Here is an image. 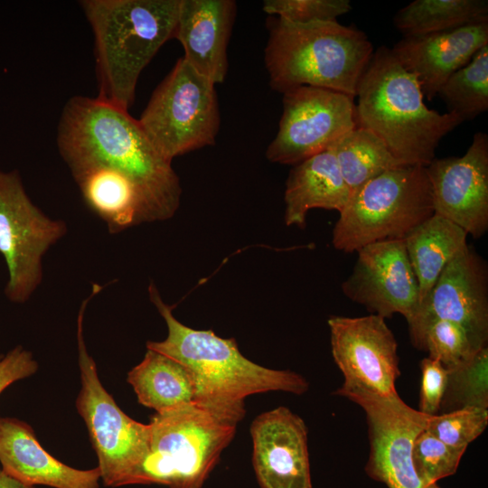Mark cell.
<instances>
[{
    "label": "cell",
    "instance_id": "1",
    "mask_svg": "<svg viewBox=\"0 0 488 488\" xmlns=\"http://www.w3.org/2000/svg\"><path fill=\"white\" fill-rule=\"evenodd\" d=\"M57 145L68 166L99 164L126 174L139 192L145 222L170 219L177 211L182 188L172 162L127 110L97 97L74 96L62 109Z\"/></svg>",
    "mask_w": 488,
    "mask_h": 488
},
{
    "label": "cell",
    "instance_id": "2",
    "mask_svg": "<svg viewBox=\"0 0 488 488\" xmlns=\"http://www.w3.org/2000/svg\"><path fill=\"white\" fill-rule=\"evenodd\" d=\"M148 292L165 321L168 334L164 341L147 342L146 348L186 366L195 382L194 403L219 419L237 426L246 413L245 399L250 395L267 391L300 395L308 389L302 375L266 368L246 358L233 338H221L211 330L192 329L182 324L153 283Z\"/></svg>",
    "mask_w": 488,
    "mask_h": 488
},
{
    "label": "cell",
    "instance_id": "3",
    "mask_svg": "<svg viewBox=\"0 0 488 488\" xmlns=\"http://www.w3.org/2000/svg\"><path fill=\"white\" fill-rule=\"evenodd\" d=\"M356 97L357 126L378 136L403 165L427 167L442 138L463 122L428 108L416 77L386 46L373 52Z\"/></svg>",
    "mask_w": 488,
    "mask_h": 488
},
{
    "label": "cell",
    "instance_id": "4",
    "mask_svg": "<svg viewBox=\"0 0 488 488\" xmlns=\"http://www.w3.org/2000/svg\"><path fill=\"white\" fill-rule=\"evenodd\" d=\"M181 0H83L95 43L98 99L127 110L142 70L174 38Z\"/></svg>",
    "mask_w": 488,
    "mask_h": 488
},
{
    "label": "cell",
    "instance_id": "5",
    "mask_svg": "<svg viewBox=\"0 0 488 488\" xmlns=\"http://www.w3.org/2000/svg\"><path fill=\"white\" fill-rule=\"evenodd\" d=\"M268 30L265 64L274 90L311 86L356 98L374 52L362 31L337 21L294 23L278 17L269 20Z\"/></svg>",
    "mask_w": 488,
    "mask_h": 488
},
{
    "label": "cell",
    "instance_id": "6",
    "mask_svg": "<svg viewBox=\"0 0 488 488\" xmlns=\"http://www.w3.org/2000/svg\"><path fill=\"white\" fill-rule=\"evenodd\" d=\"M148 425L147 454L126 485L202 488L237 428L196 403L155 413Z\"/></svg>",
    "mask_w": 488,
    "mask_h": 488
},
{
    "label": "cell",
    "instance_id": "7",
    "mask_svg": "<svg viewBox=\"0 0 488 488\" xmlns=\"http://www.w3.org/2000/svg\"><path fill=\"white\" fill-rule=\"evenodd\" d=\"M434 214L426 167L399 166L352 194L333 230V247L345 253L372 242L404 239Z\"/></svg>",
    "mask_w": 488,
    "mask_h": 488
},
{
    "label": "cell",
    "instance_id": "8",
    "mask_svg": "<svg viewBox=\"0 0 488 488\" xmlns=\"http://www.w3.org/2000/svg\"><path fill=\"white\" fill-rule=\"evenodd\" d=\"M137 120L151 144L170 162L212 145L221 121L215 84L180 58Z\"/></svg>",
    "mask_w": 488,
    "mask_h": 488
},
{
    "label": "cell",
    "instance_id": "9",
    "mask_svg": "<svg viewBox=\"0 0 488 488\" xmlns=\"http://www.w3.org/2000/svg\"><path fill=\"white\" fill-rule=\"evenodd\" d=\"M99 293L82 302L78 317V351L81 388L76 408L84 420L96 452L100 480L106 486L126 485L127 479L147 454L150 427L128 417L101 384L97 366L89 354L83 337L86 305Z\"/></svg>",
    "mask_w": 488,
    "mask_h": 488
},
{
    "label": "cell",
    "instance_id": "10",
    "mask_svg": "<svg viewBox=\"0 0 488 488\" xmlns=\"http://www.w3.org/2000/svg\"><path fill=\"white\" fill-rule=\"evenodd\" d=\"M66 232L63 221L51 219L32 202L17 170L0 168V254L10 302L28 301L42 279V257Z\"/></svg>",
    "mask_w": 488,
    "mask_h": 488
},
{
    "label": "cell",
    "instance_id": "11",
    "mask_svg": "<svg viewBox=\"0 0 488 488\" xmlns=\"http://www.w3.org/2000/svg\"><path fill=\"white\" fill-rule=\"evenodd\" d=\"M356 127L353 97L322 88L297 87L283 93L278 131L266 156L272 163L295 165L329 150Z\"/></svg>",
    "mask_w": 488,
    "mask_h": 488
},
{
    "label": "cell",
    "instance_id": "12",
    "mask_svg": "<svg viewBox=\"0 0 488 488\" xmlns=\"http://www.w3.org/2000/svg\"><path fill=\"white\" fill-rule=\"evenodd\" d=\"M328 325L332 354L344 377L334 394L397 395L395 382L400 375L398 343L384 318L376 314L331 316Z\"/></svg>",
    "mask_w": 488,
    "mask_h": 488
},
{
    "label": "cell",
    "instance_id": "13",
    "mask_svg": "<svg viewBox=\"0 0 488 488\" xmlns=\"http://www.w3.org/2000/svg\"><path fill=\"white\" fill-rule=\"evenodd\" d=\"M345 398L361 407L366 414L368 475L388 488H423L413 466L412 448L429 416L410 408L399 394L381 397L357 392Z\"/></svg>",
    "mask_w": 488,
    "mask_h": 488
},
{
    "label": "cell",
    "instance_id": "14",
    "mask_svg": "<svg viewBox=\"0 0 488 488\" xmlns=\"http://www.w3.org/2000/svg\"><path fill=\"white\" fill-rule=\"evenodd\" d=\"M356 252L353 269L342 284L343 294L371 314L411 318L418 306V285L404 239L372 242Z\"/></svg>",
    "mask_w": 488,
    "mask_h": 488
},
{
    "label": "cell",
    "instance_id": "15",
    "mask_svg": "<svg viewBox=\"0 0 488 488\" xmlns=\"http://www.w3.org/2000/svg\"><path fill=\"white\" fill-rule=\"evenodd\" d=\"M426 170L434 213L482 237L488 230V136L475 133L464 155L435 158Z\"/></svg>",
    "mask_w": 488,
    "mask_h": 488
},
{
    "label": "cell",
    "instance_id": "16",
    "mask_svg": "<svg viewBox=\"0 0 488 488\" xmlns=\"http://www.w3.org/2000/svg\"><path fill=\"white\" fill-rule=\"evenodd\" d=\"M427 319L455 323L467 333L477 349L487 346V267L468 245L446 264L428 296L407 322Z\"/></svg>",
    "mask_w": 488,
    "mask_h": 488
},
{
    "label": "cell",
    "instance_id": "17",
    "mask_svg": "<svg viewBox=\"0 0 488 488\" xmlns=\"http://www.w3.org/2000/svg\"><path fill=\"white\" fill-rule=\"evenodd\" d=\"M252 462L260 488H313L304 420L286 407L257 417L250 426Z\"/></svg>",
    "mask_w": 488,
    "mask_h": 488
},
{
    "label": "cell",
    "instance_id": "18",
    "mask_svg": "<svg viewBox=\"0 0 488 488\" xmlns=\"http://www.w3.org/2000/svg\"><path fill=\"white\" fill-rule=\"evenodd\" d=\"M488 45V21L428 34L406 36L391 52L418 80L424 98L432 100L443 84Z\"/></svg>",
    "mask_w": 488,
    "mask_h": 488
},
{
    "label": "cell",
    "instance_id": "19",
    "mask_svg": "<svg viewBox=\"0 0 488 488\" xmlns=\"http://www.w3.org/2000/svg\"><path fill=\"white\" fill-rule=\"evenodd\" d=\"M236 10L233 0H181L174 38L183 48V58L215 85L226 78Z\"/></svg>",
    "mask_w": 488,
    "mask_h": 488
},
{
    "label": "cell",
    "instance_id": "20",
    "mask_svg": "<svg viewBox=\"0 0 488 488\" xmlns=\"http://www.w3.org/2000/svg\"><path fill=\"white\" fill-rule=\"evenodd\" d=\"M0 464L13 477L30 485L52 488H99L98 468L70 467L49 454L33 429L15 418H0Z\"/></svg>",
    "mask_w": 488,
    "mask_h": 488
},
{
    "label": "cell",
    "instance_id": "21",
    "mask_svg": "<svg viewBox=\"0 0 488 488\" xmlns=\"http://www.w3.org/2000/svg\"><path fill=\"white\" fill-rule=\"evenodd\" d=\"M352 196L334 154L319 153L295 164L285 191V221L304 228L308 211L314 208L341 212Z\"/></svg>",
    "mask_w": 488,
    "mask_h": 488
},
{
    "label": "cell",
    "instance_id": "22",
    "mask_svg": "<svg viewBox=\"0 0 488 488\" xmlns=\"http://www.w3.org/2000/svg\"><path fill=\"white\" fill-rule=\"evenodd\" d=\"M69 168L85 204L110 233L145 222L139 192L126 174L99 164H76Z\"/></svg>",
    "mask_w": 488,
    "mask_h": 488
},
{
    "label": "cell",
    "instance_id": "23",
    "mask_svg": "<svg viewBox=\"0 0 488 488\" xmlns=\"http://www.w3.org/2000/svg\"><path fill=\"white\" fill-rule=\"evenodd\" d=\"M467 235L458 225L434 213L404 238L418 285V305L428 296L446 264L467 245Z\"/></svg>",
    "mask_w": 488,
    "mask_h": 488
},
{
    "label": "cell",
    "instance_id": "24",
    "mask_svg": "<svg viewBox=\"0 0 488 488\" xmlns=\"http://www.w3.org/2000/svg\"><path fill=\"white\" fill-rule=\"evenodd\" d=\"M138 402L161 413L194 403L196 388L191 371L183 363L147 349L142 361L127 373Z\"/></svg>",
    "mask_w": 488,
    "mask_h": 488
},
{
    "label": "cell",
    "instance_id": "25",
    "mask_svg": "<svg viewBox=\"0 0 488 488\" xmlns=\"http://www.w3.org/2000/svg\"><path fill=\"white\" fill-rule=\"evenodd\" d=\"M485 21H488L486 0H415L399 9L393 19L403 37Z\"/></svg>",
    "mask_w": 488,
    "mask_h": 488
},
{
    "label": "cell",
    "instance_id": "26",
    "mask_svg": "<svg viewBox=\"0 0 488 488\" xmlns=\"http://www.w3.org/2000/svg\"><path fill=\"white\" fill-rule=\"evenodd\" d=\"M329 150L334 154L352 194L386 171L404 166L378 136L358 126L340 137Z\"/></svg>",
    "mask_w": 488,
    "mask_h": 488
},
{
    "label": "cell",
    "instance_id": "27",
    "mask_svg": "<svg viewBox=\"0 0 488 488\" xmlns=\"http://www.w3.org/2000/svg\"><path fill=\"white\" fill-rule=\"evenodd\" d=\"M437 95L447 112L464 122L488 109V45L482 47L464 67L452 74Z\"/></svg>",
    "mask_w": 488,
    "mask_h": 488
},
{
    "label": "cell",
    "instance_id": "28",
    "mask_svg": "<svg viewBox=\"0 0 488 488\" xmlns=\"http://www.w3.org/2000/svg\"><path fill=\"white\" fill-rule=\"evenodd\" d=\"M412 344L437 360L447 370L472 358L477 349L467 333L458 324L442 319H427L408 324Z\"/></svg>",
    "mask_w": 488,
    "mask_h": 488
},
{
    "label": "cell",
    "instance_id": "29",
    "mask_svg": "<svg viewBox=\"0 0 488 488\" xmlns=\"http://www.w3.org/2000/svg\"><path fill=\"white\" fill-rule=\"evenodd\" d=\"M488 348L480 349L472 358L448 370V379L441 407L452 410L464 407H488ZM450 410V411H452Z\"/></svg>",
    "mask_w": 488,
    "mask_h": 488
},
{
    "label": "cell",
    "instance_id": "30",
    "mask_svg": "<svg viewBox=\"0 0 488 488\" xmlns=\"http://www.w3.org/2000/svg\"><path fill=\"white\" fill-rule=\"evenodd\" d=\"M465 449L454 448L426 429L415 438L412 448V462L415 472L422 485L454 474L465 454Z\"/></svg>",
    "mask_w": 488,
    "mask_h": 488
},
{
    "label": "cell",
    "instance_id": "31",
    "mask_svg": "<svg viewBox=\"0 0 488 488\" xmlns=\"http://www.w3.org/2000/svg\"><path fill=\"white\" fill-rule=\"evenodd\" d=\"M488 424L487 408L464 407L443 414L429 416L426 430L445 444L466 450Z\"/></svg>",
    "mask_w": 488,
    "mask_h": 488
},
{
    "label": "cell",
    "instance_id": "32",
    "mask_svg": "<svg viewBox=\"0 0 488 488\" xmlns=\"http://www.w3.org/2000/svg\"><path fill=\"white\" fill-rule=\"evenodd\" d=\"M349 0H266L263 11L294 23L337 21L349 13Z\"/></svg>",
    "mask_w": 488,
    "mask_h": 488
},
{
    "label": "cell",
    "instance_id": "33",
    "mask_svg": "<svg viewBox=\"0 0 488 488\" xmlns=\"http://www.w3.org/2000/svg\"><path fill=\"white\" fill-rule=\"evenodd\" d=\"M420 368L422 375L418 411L428 416L437 415L447 385L448 370L437 360L429 357L421 361Z\"/></svg>",
    "mask_w": 488,
    "mask_h": 488
},
{
    "label": "cell",
    "instance_id": "34",
    "mask_svg": "<svg viewBox=\"0 0 488 488\" xmlns=\"http://www.w3.org/2000/svg\"><path fill=\"white\" fill-rule=\"evenodd\" d=\"M38 363L33 353L22 346H15L0 356V394L11 384L33 375Z\"/></svg>",
    "mask_w": 488,
    "mask_h": 488
},
{
    "label": "cell",
    "instance_id": "35",
    "mask_svg": "<svg viewBox=\"0 0 488 488\" xmlns=\"http://www.w3.org/2000/svg\"><path fill=\"white\" fill-rule=\"evenodd\" d=\"M0 488H35V486L23 483L1 469Z\"/></svg>",
    "mask_w": 488,
    "mask_h": 488
},
{
    "label": "cell",
    "instance_id": "36",
    "mask_svg": "<svg viewBox=\"0 0 488 488\" xmlns=\"http://www.w3.org/2000/svg\"><path fill=\"white\" fill-rule=\"evenodd\" d=\"M423 488H439V487L435 483L424 485Z\"/></svg>",
    "mask_w": 488,
    "mask_h": 488
}]
</instances>
